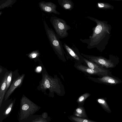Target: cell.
I'll return each mask as SVG.
<instances>
[{
  "label": "cell",
  "mask_w": 122,
  "mask_h": 122,
  "mask_svg": "<svg viewBox=\"0 0 122 122\" xmlns=\"http://www.w3.org/2000/svg\"><path fill=\"white\" fill-rule=\"evenodd\" d=\"M41 108L25 97H23L21 101L19 114V122H25Z\"/></svg>",
  "instance_id": "6da1fadb"
},
{
  "label": "cell",
  "mask_w": 122,
  "mask_h": 122,
  "mask_svg": "<svg viewBox=\"0 0 122 122\" xmlns=\"http://www.w3.org/2000/svg\"><path fill=\"white\" fill-rule=\"evenodd\" d=\"M45 29L50 45L56 53L62 55L63 51L62 44L59 38L51 28L48 26L45 20L43 21Z\"/></svg>",
  "instance_id": "7a4b0ae2"
},
{
  "label": "cell",
  "mask_w": 122,
  "mask_h": 122,
  "mask_svg": "<svg viewBox=\"0 0 122 122\" xmlns=\"http://www.w3.org/2000/svg\"><path fill=\"white\" fill-rule=\"evenodd\" d=\"M50 21L59 38L62 39L67 36V31L70 29V26L63 19L56 16H51Z\"/></svg>",
  "instance_id": "3957f363"
},
{
  "label": "cell",
  "mask_w": 122,
  "mask_h": 122,
  "mask_svg": "<svg viewBox=\"0 0 122 122\" xmlns=\"http://www.w3.org/2000/svg\"><path fill=\"white\" fill-rule=\"evenodd\" d=\"M84 57L88 59L90 61L93 62L101 67L107 68L113 67L114 63L110 60L103 57L84 55Z\"/></svg>",
  "instance_id": "277c9868"
},
{
  "label": "cell",
  "mask_w": 122,
  "mask_h": 122,
  "mask_svg": "<svg viewBox=\"0 0 122 122\" xmlns=\"http://www.w3.org/2000/svg\"><path fill=\"white\" fill-rule=\"evenodd\" d=\"M39 5L41 10L45 12L57 15L60 14L56 10V5L51 2L41 1L39 3Z\"/></svg>",
  "instance_id": "5b68a950"
},
{
  "label": "cell",
  "mask_w": 122,
  "mask_h": 122,
  "mask_svg": "<svg viewBox=\"0 0 122 122\" xmlns=\"http://www.w3.org/2000/svg\"><path fill=\"white\" fill-rule=\"evenodd\" d=\"M24 77L23 75L18 77L13 81L9 89L6 92L5 101L9 97L15 90L19 86L21 83Z\"/></svg>",
  "instance_id": "8992f818"
},
{
  "label": "cell",
  "mask_w": 122,
  "mask_h": 122,
  "mask_svg": "<svg viewBox=\"0 0 122 122\" xmlns=\"http://www.w3.org/2000/svg\"><path fill=\"white\" fill-rule=\"evenodd\" d=\"M76 67L78 70L90 74L104 76L107 74V73L91 69L82 65H78L76 66Z\"/></svg>",
  "instance_id": "52a82bcc"
},
{
  "label": "cell",
  "mask_w": 122,
  "mask_h": 122,
  "mask_svg": "<svg viewBox=\"0 0 122 122\" xmlns=\"http://www.w3.org/2000/svg\"><path fill=\"white\" fill-rule=\"evenodd\" d=\"M9 73L8 72H6L5 73L1 82V85L0 88V108L6 92V82Z\"/></svg>",
  "instance_id": "ba28073f"
},
{
  "label": "cell",
  "mask_w": 122,
  "mask_h": 122,
  "mask_svg": "<svg viewBox=\"0 0 122 122\" xmlns=\"http://www.w3.org/2000/svg\"><path fill=\"white\" fill-rule=\"evenodd\" d=\"M51 120V118L50 117L44 118L42 115H34L30 117L25 122H50Z\"/></svg>",
  "instance_id": "9c48e42d"
},
{
  "label": "cell",
  "mask_w": 122,
  "mask_h": 122,
  "mask_svg": "<svg viewBox=\"0 0 122 122\" xmlns=\"http://www.w3.org/2000/svg\"><path fill=\"white\" fill-rule=\"evenodd\" d=\"M97 79L102 83L111 84L116 85L119 82L117 79L108 76H104L101 78H97Z\"/></svg>",
  "instance_id": "30bf717a"
},
{
  "label": "cell",
  "mask_w": 122,
  "mask_h": 122,
  "mask_svg": "<svg viewBox=\"0 0 122 122\" xmlns=\"http://www.w3.org/2000/svg\"><path fill=\"white\" fill-rule=\"evenodd\" d=\"M83 60L89 68L107 73L108 71L107 70L99 66L96 63L85 58L83 59Z\"/></svg>",
  "instance_id": "8fae6325"
},
{
  "label": "cell",
  "mask_w": 122,
  "mask_h": 122,
  "mask_svg": "<svg viewBox=\"0 0 122 122\" xmlns=\"http://www.w3.org/2000/svg\"><path fill=\"white\" fill-rule=\"evenodd\" d=\"M59 4L65 10H70L73 7L71 1L68 0H58Z\"/></svg>",
  "instance_id": "7c38bea8"
},
{
  "label": "cell",
  "mask_w": 122,
  "mask_h": 122,
  "mask_svg": "<svg viewBox=\"0 0 122 122\" xmlns=\"http://www.w3.org/2000/svg\"><path fill=\"white\" fill-rule=\"evenodd\" d=\"M64 46L68 53L73 57L77 60H80L78 56L74 51L65 43L64 44Z\"/></svg>",
  "instance_id": "4fadbf2b"
},
{
  "label": "cell",
  "mask_w": 122,
  "mask_h": 122,
  "mask_svg": "<svg viewBox=\"0 0 122 122\" xmlns=\"http://www.w3.org/2000/svg\"><path fill=\"white\" fill-rule=\"evenodd\" d=\"M90 95V94L88 93H86L80 96L77 100V101L79 103H81Z\"/></svg>",
  "instance_id": "5bb4252c"
},
{
  "label": "cell",
  "mask_w": 122,
  "mask_h": 122,
  "mask_svg": "<svg viewBox=\"0 0 122 122\" xmlns=\"http://www.w3.org/2000/svg\"><path fill=\"white\" fill-rule=\"evenodd\" d=\"M97 102L102 105L105 109L108 111H110L109 108L108 107L105 101L103 99L100 98L98 99Z\"/></svg>",
  "instance_id": "9a60e30c"
},
{
  "label": "cell",
  "mask_w": 122,
  "mask_h": 122,
  "mask_svg": "<svg viewBox=\"0 0 122 122\" xmlns=\"http://www.w3.org/2000/svg\"><path fill=\"white\" fill-rule=\"evenodd\" d=\"M12 72L11 71L10 73H9L8 74L6 82V92L10 84L11 83V81L12 79Z\"/></svg>",
  "instance_id": "2e32d148"
},
{
  "label": "cell",
  "mask_w": 122,
  "mask_h": 122,
  "mask_svg": "<svg viewBox=\"0 0 122 122\" xmlns=\"http://www.w3.org/2000/svg\"><path fill=\"white\" fill-rule=\"evenodd\" d=\"M71 118L76 122H94L86 119L74 117H72Z\"/></svg>",
  "instance_id": "e0dca14e"
},
{
  "label": "cell",
  "mask_w": 122,
  "mask_h": 122,
  "mask_svg": "<svg viewBox=\"0 0 122 122\" xmlns=\"http://www.w3.org/2000/svg\"><path fill=\"white\" fill-rule=\"evenodd\" d=\"M13 105V103L12 102L9 106L4 112L5 116H7L11 110Z\"/></svg>",
  "instance_id": "ac0fdd59"
},
{
  "label": "cell",
  "mask_w": 122,
  "mask_h": 122,
  "mask_svg": "<svg viewBox=\"0 0 122 122\" xmlns=\"http://www.w3.org/2000/svg\"><path fill=\"white\" fill-rule=\"evenodd\" d=\"M76 112L79 114H81L83 112L82 109L80 108H77L76 110Z\"/></svg>",
  "instance_id": "d6986e66"
},
{
  "label": "cell",
  "mask_w": 122,
  "mask_h": 122,
  "mask_svg": "<svg viewBox=\"0 0 122 122\" xmlns=\"http://www.w3.org/2000/svg\"><path fill=\"white\" fill-rule=\"evenodd\" d=\"M42 117L44 118H46L48 116L47 113L46 112H44L42 113Z\"/></svg>",
  "instance_id": "ffe728a7"
},
{
  "label": "cell",
  "mask_w": 122,
  "mask_h": 122,
  "mask_svg": "<svg viewBox=\"0 0 122 122\" xmlns=\"http://www.w3.org/2000/svg\"><path fill=\"white\" fill-rule=\"evenodd\" d=\"M98 6L99 8H103L105 6V4L102 3H99L98 4Z\"/></svg>",
  "instance_id": "44dd1931"
},
{
  "label": "cell",
  "mask_w": 122,
  "mask_h": 122,
  "mask_svg": "<svg viewBox=\"0 0 122 122\" xmlns=\"http://www.w3.org/2000/svg\"><path fill=\"white\" fill-rule=\"evenodd\" d=\"M36 52H34L32 54V56L33 58H35L37 56V54L36 53Z\"/></svg>",
  "instance_id": "7402d4cb"
},
{
  "label": "cell",
  "mask_w": 122,
  "mask_h": 122,
  "mask_svg": "<svg viewBox=\"0 0 122 122\" xmlns=\"http://www.w3.org/2000/svg\"><path fill=\"white\" fill-rule=\"evenodd\" d=\"M41 70V66L38 67L36 69V70L37 71H40Z\"/></svg>",
  "instance_id": "603a6c76"
},
{
  "label": "cell",
  "mask_w": 122,
  "mask_h": 122,
  "mask_svg": "<svg viewBox=\"0 0 122 122\" xmlns=\"http://www.w3.org/2000/svg\"><path fill=\"white\" fill-rule=\"evenodd\" d=\"M2 71V69L0 67V74L1 73Z\"/></svg>",
  "instance_id": "cb8c5ba5"
}]
</instances>
